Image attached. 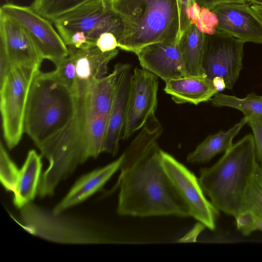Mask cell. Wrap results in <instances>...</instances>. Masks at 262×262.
Instances as JSON below:
<instances>
[{"mask_svg":"<svg viewBox=\"0 0 262 262\" xmlns=\"http://www.w3.org/2000/svg\"><path fill=\"white\" fill-rule=\"evenodd\" d=\"M163 132L158 122L147 121L122 154L117 214L149 217L190 216L188 208L167 174L158 140Z\"/></svg>","mask_w":262,"mask_h":262,"instance_id":"cell-1","label":"cell"},{"mask_svg":"<svg viewBox=\"0 0 262 262\" xmlns=\"http://www.w3.org/2000/svg\"><path fill=\"white\" fill-rule=\"evenodd\" d=\"M258 165L253 136L248 134L212 166L200 168L199 182L218 210L235 217L243 210L246 192Z\"/></svg>","mask_w":262,"mask_h":262,"instance_id":"cell-2","label":"cell"},{"mask_svg":"<svg viewBox=\"0 0 262 262\" xmlns=\"http://www.w3.org/2000/svg\"><path fill=\"white\" fill-rule=\"evenodd\" d=\"M123 24L118 48L136 53L155 43H178L180 16L178 0H111Z\"/></svg>","mask_w":262,"mask_h":262,"instance_id":"cell-3","label":"cell"},{"mask_svg":"<svg viewBox=\"0 0 262 262\" xmlns=\"http://www.w3.org/2000/svg\"><path fill=\"white\" fill-rule=\"evenodd\" d=\"M77 110L75 94L55 71L42 72L39 70L29 93L24 132L39 148L69 123Z\"/></svg>","mask_w":262,"mask_h":262,"instance_id":"cell-4","label":"cell"},{"mask_svg":"<svg viewBox=\"0 0 262 262\" xmlns=\"http://www.w3.org/2000/svg\"><path fill=\"white\" fill-rule=\"evenodd\" d=\"M20 221L18 223L29 233L54 242L91 244L110 241L96 226L31 203L20 209Z\"/></svg>","mask_w":262,"mask_h":262,"instance_id":"cell-5","label":"cell"},{"mask_svg":"<svg viewBox=\"0 0 262 262\" xmlns=\"http://www.w3.org/2000/svg\"><path fill=\"white\" fill-rule=\"evenodd\" d=\"M40 67L11 66L0 81V109L5 143L14 148L24 133L27 103L33 80Z\"/></svg>","mask_w":262,"mask_h":262,"instance_id":"cell-6","label":"cell"},{"mask_svg":"<svg viewBox=\"0 0 262 262\" xmlns=\"http://www.w3.org/2000/svg\"><path fill=\"white\" fill-rule=\"evenodd\" d=\"M62 39L75 32L83 35L89 46L103 33H111L117 41L123 32V24L113 10L111 0H89L53 21Z\"/></svg>","mask_w":262,"mask_h":262,"instance_id":"cell-7","label":"cell"},{"mask_svg":"<svg viewBox=\"0 0 262 262\" xmlns=\"http://www.w3.org/2000/svg\"><path fill=\"white\" fill-rule=\"evenodd\" d=\"M161 157L163 167L187 206L190 216L203 226L213 230L219 210L206 199L199 178L172 156L163 150Z\"/></svg>","mask_w":262,"mask_h":262,"instance_id":"cell-8","label":"cell"},{"mask_svg":"<svg viewBox=\"0 0 262 262\" xmlns=\"http://www.w3.org/2000/svg\"><path fill=\"white\" fill-rule=\"evenodd\" d=\"M0 12L21 25L28 32L43 59L55 65L69 55L67 46L55 30L53 22L35 12L30 7L8 3Z\"/></svg>","mask_w":262,"mask_h":262,"instance_id":"cell-9","label":"cell"},{"mask_svg":"<svg viewBox=\"0 0 262 262\" xmlns=\"http://www.w3.org/2000/svg\"><path fill=\"white\" fill-rule=\"evenodd\" d=\"M206 35L203 69L205 76L212 80L222 77L226 88L231 90L242 69L244 42L221 33Z\"/></svg>","mask_w":262,"mask_h":262,"instance_id":"cell-10","label":"cell"},{"mask_svg":"<svg viewBox=\"0 0 262 262\" xmlns=\"http://www.w3.org/2000/svg\"><path fill=\"white\" fill-rule=\"evenodd\" d=\"M158 77L136 68L132 74L127 111L122 139L126 140L141 129L157 107Z\"/></svg>","mask_w":262,"mask_h":262,"instance_id":"cell-11","label":"cell"},{"mask_svg":"<svg viewBox=\"0 0 262 262\" xmlns=\"http://www.w3.org/2000/svg\"><path fill=\"white\" fill-rule=\"evenodd\" d=\"M43 58L27 31L0 12V70L9 67H40Z\"/></svg>","mask_w":262,"mask_h":262,"instance_id":"cell-12","label":"cell"},{"mask_svg":"<svg viewBox=\"0 0 262 262\" xmlns=\"http://www.w3.org/2000/svg\"><path fill=\"white\" fill-rule=\"evenodd\" d=\"M211 11L216 16L215 33L225 34L246 42L262 43V21L249 3H227Z\"/></svg>","mask_w":262,"mask_h":262,"instance_id":"cell-13","label":"cell"},{"mask_svg":"<svg viewBox=\"0 0 262 262\" xmlns=\"http://www.w3.org/2000/svg\"><path fill=\"white\" fill-rule=\"evenodd\" d=\"M130 68L127 63H118L114 67L116 71L115 93L103 148V152L113 156L117 154L125 123L132 76Z\"/></svg>","mask_w":262,"mask_h":262,"instance_id":"cell-14","label":"cell"},{"mask_svg":"<svg viewBox=\"0 0 262 262\" xmlns=\"http://www.w3.org/2000/svg\"><path fill=\"white\" fill-rule=\"evenodd\" d=\"M135 54L142 69L164 81L187 76L178 43H155L143 47Z\"/></svg>","mask_w":262,"mask_h":262,"instance_id":"cell-15","label":"cell"},{"mask_svg":"<svg viewBox=\"0 0 262 262\" xmlns=\"http://www.w3.org/2000/svg\"><path fill=\"white\" fill-rule=\"evenodd\" d=\"M67 47L76 68V97L79 98L93 82L106 76L108 64L117 55L118 50L103 52L96 46L82 48Z\"/></svg>","mask_w":262,"mask_h":262,"instance_id":"cell-16","label":"cell"},{"mask_svg":"<svg viewBox=\"0 0 262 262\" xmlns=\"http://www.w3.org/2000/svg\"><path fill=\"white\" fill-rule=\"evenodd\" d=\"M123 160V155L122 154L110 163L81 176L52 211L55 213L62 212L92 196L120 169Z\"/></svg>","mask_w":262,"mask_h":262,"instance_id":"cell-17","label":"cell"},{"mask_svg":"<svg viewBox=\"0 0 262 262\" xmlns=\"http://www.w3.org/2000/svg\"><path fill=\"white\" fill-rule=\"evenodd\" d=\"M116 77L115 69L108 75L93 82L85 94L76 98L79 113L87 116L108 117L113 104Z\"/></svg>","mask_w":262,"mask_h":262,"instance_id":"cell-18","label":"cell"},{"mask_svg":"<svg viewBox=\"0 0 262 262\" xmlns=\"http://www.w3.org/2000/svg\"><path fill=\"white\" fill-rule=\"evenodd\" d=\"M165 92L176 103L198 105L208 101L219 93L212 80L203 76H186L165 81Z\"/></svg>","mask_w":262,"mask_h":262,"instance_id":"cell-19","label":"cell"},{"mask_svg":"<svg viewBox=\"0 0 262 262\" xmlns=\"http://www.w3.org/2000/svg\"><path fill=\"white\" fill-rule=\"evenodd\" d=\"M42 166L41 156L34 150L29 151L20 169L13 202L18 209L31 203L38 192Z\"/></svg>","mask_w":262,"mask_h":262,"instance_id":"cell-20","label":"cell"},{"mask_svg":"<svg viewBox=\"0 0 262 262\" xmlns=\"http://www.w3.org/2000/svg\"><path fill=\"white\" fill-rule=\"evenodd\" d=\"M248 120L244 117L229 129L208 136L193 151L187 155V161L191 164H202L209 162L221 152H226L232 146L233 138L248 123Z\"/></svg>","mask_w":262,"mask_h":262,"instance_id":"cell-21","label":"cell"},{"mask_svg":"<svg viewBox=\"0 0 262 262\" xmlns=\"http://www.w3.org/2000/svg\"><path fill=\"white\" fill-rule=\"evenodd\" d=\"M205 40V34L194 24H190L181 36L178 45L187 76L206 77L203 69Z\"/></svg>","mask_w":262,"mask_h":262,"instance_id":"cell-22","label":"cell"},{"mask_svg":"<svg viewBox=\"0 0 262 262\" xmlns=\"http://www.w3.org/2000/svg\"><path fill=\"white\" fill-rule=\"evenodd\" d=\"M77 114L85 159L96 158L103 152L109 118L83 116L78 109Z\"/></svg>","mask_w":262,"mask_h":262,"instance_id":"cell-23","label":"cell"},{"mask_svg":"<svg viewBox=\"0 0 262 262\" xmlns=\"http://www.w3.org/2000/svg\"><path fill=\"white\" fill-rule=\"evenodd\" d=\"M210 100L214 106H227L237 109L248 119L252 117L262 118V96L254 93L248 94L244 98H239L219 92Z\"/></svg>","mask_w":262,"mask_h":262,"instance_id":"cell-24","label":"cell"},{"mask_svg":"<svg viewBox=\"0 0 262 262\" xmlns=\"http://www.w3.org/2000/svg\"><path fill=\"white\" fill-rule=\"evenodd\" d=\"M89 0H34L30 6L35 12L53 21Z\"/></svg>","mask_w":262,"mask_h":262,"instance_id":"cell-25","label":"cell"},{"mask_svg":"<svg viewBox=\"0 0 262 262\" xmlns=\"http://www.w3.org/2000/svg\"><path fill=\"white\" fill-rule=\"evenodd\" d=\"M19 169L6 151L2 142L0 144V180L4 188L8 191L15 190Z\"/></svg>","mask_w":262,"mask_h":262,"instance_id":"cell-26","label":"cell"},{"mask_svg":"<svg viewBox=\"0 0 262 262\" xmlns=\"http://www.w3.org/2000/svg\"><path fill=\"white\" fill-rule=\"evenodd\" d=\"M245 211L262 216V178L257 172L246 192L242 212Z\"/></svg>","mask_w":262,"mask_h":262,"instance_id":"cell-27","label":"cell"},{"mask_svg":"<svg viewBox=\"0 0 262 262\" xmlns=\"http://www.w3.org/2000/svg\"><path fill=\"white\" fill-rule=\"evenodd\" d=\"M54 71L58 78L74 93L76 96V70L74 62L69 55L56 65V69Z\"/></svg>","mask_w":262,"mask_h":262,"instance_id":"cell-28","label":"cell"},{"mask_svg":"<svg viewBox=\"0 0 262 262\" xmlns=\"http://www.w3.org/2000/svg\"><path fill=\"white\" fill-rule=\"evenodd\" d=\"M234 218L237 229L244 235H249L256 230L262 231V216L245 211Z\"/></svg>","mask_w":262,"mask_h":262,"instance_id":"cell-29","label":"cell"},{"mask_svg":"<svg viewBox=\"0 0 262 262\" xmlns=\"http://www.w3.org/2000/svg\"><path fill=\"white\" fill-rule=\"evenodd\" d=\"M217 24L218 20L216 15L211 10L201 7L194 24L197 29L205 34L212 35L215 33Z\"/></svg>","mask_w":262,"mask_h":262,"instance_id":"cell-30","label":"cell"},{"mask_svg":"<svg viewBox=\"0 0 262 262\" xmlns=\"http://www.w3.org/2000/svg\"><path fill=\"white\" fill-rule=\"evenodd\" d=\"M248 123L253 132L257 160L262 166V118L252 117Z\"/></svg>","mask_w":262,"mask_h":262,"instance_id":"cell-31","label":"cell"},{"mask_svg":"<svg viewBox=\"0 0 262 262\" xmlns=\"http://www.w3.org/2000/svg\"><path fill=\"white\" fill-rule=\"evenodd\" d=\"M95 45L100 51L106 52L117 49L118 41L113 34L105 33L102 34L97 39Z\"/></svg>","mask_w":262,"mask_h":262,"instance_id":"cell-32","label":"cell"},{"mask_svg":"<svg viewBox=\"0 0 262 262\" xmlns=\"http://www.w3.org/2000/svg\"><path fill=\"white\" fill-rule=\"evenodd\" d=\"M178 1L180 16V40L182 34L190 25L187 16V9L189 6L194 4L195 2L194 0H178Z\"/></svg>","mask_w":262,"mask_h":262,"instance_id":"cell-33","label":"cell"},{"mask_svg":"<svg viewBox=\"0 0 262 262\" xmlns=\"http://www.w3.org/2000/svg\"><path fill=\"white\" fill-rule=\"evenodd\" d=\"M195 2L201 7H204L210 10L215 6L223 3H249L246 0H194Z\"/></svg>","mask_w":262,"mask_h":262,"instance_id":"cell-34","label":"cell"},{"mask_svg":"<svg viewBox=\"0 0 262 262\" xmlns=\"http://www.w3.org/2000/svg\"><path fill=\"white\" fill-rule=\"evenodd\" d=\"M201 10V7L196 3L188 7L186 14L190 24H195Z\"/></svg>","mask_w":262,"mask_h":262,"instance_id":"cell-35","label":"cell"},{"mask_svg":"<svg viewBox=\"0 0 262 262\" xmlns=\"http://www.w3.org/2000/svg\"><path fill=\"white\" fill-rule=\"evenodd\" d=\"M212 82L213 86L219 92L223 91L226 88L225 82L224 79L221 77H215L212 79Z\"/></svg>","mask_w":262,"mask_h":262,"instance_id":"cell-36","label":"cell"},{"mask_svg":"<svg viewBox=\"0 0 262 262\" xmlns=\"http://www.w3.org/2000/svg\"><path fill=\"white\" fill-rule=\"evenodd\" d=\"M250 4L253 11L262 21V5L254 3Z\"/></svg>","mask_w":262,"mask_h":262,"instance_id":"cell-37","label":"cell"},{"mask_svg":"<svg viewBox=\"0 0 262 262\" xmlns=\"http://www.w3.org/2000/svg\"><path fill=\"white\" fill-rule=\"evenodd\" d=\"M256 172L262 178V166L260 165L259 163L257 166Z\"/></svg>","mask_w":262,"mask_h":262,"instance_id":"cell-38","label":"cell"},{"mask_svg":"<svg viewBox=\"0 0 262 262\" xmlns=\"http://www.w3.org/2000/svg\"><path fill=\"white\" fill-rule=\"evenodd\" d=\"M250 3H256V4H259L262 5V0H253Z\"/></svg>","mask_w":262,"mask_h":262,"instance_id":"cell-39","label":"cell"},{"mask_svg":"<svg viewBox=\"0 0 262 262\" xmlns=\"http://www.w3.org/2000/svg\"><path fill=\"white\" fill-rule=\"evenodd\" d=\"M246 1H247L249 3H250L253 0H246Z\"/></svg>","mask_w":262,"mask_h":262,"instance_id":"cell-40","label":"cell"}]
</instances>
